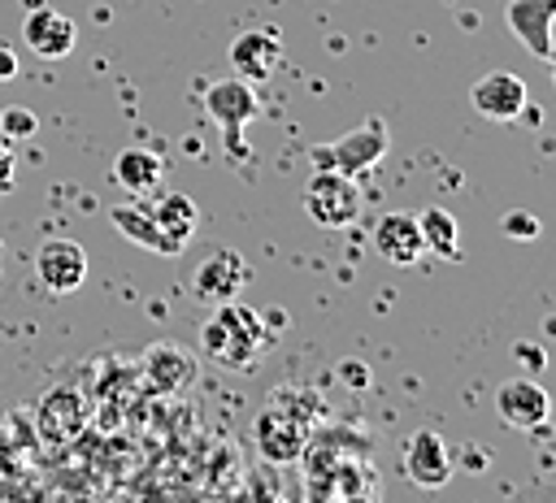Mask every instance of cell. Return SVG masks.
I'll use <instances>...</instances> for the list:
<instances>
[{"label": "cell", "mask_w": 556, "mask_h": 503, "mask_svg": "<svg viewBox=\"0 0 556 503\" xmlns=\"http://www.w3.org/2000/svg\"><path fill=\"white\" fill-rule=\"evenodd\" d=\"M317 416H321L317 390L295 386V382L274 386V390L265 395L256 421H252V442H256V451H261L269 464H291V460L304 455Z\"/></svg>", "instance_id": "1"}, {"label": "cell", "mask_w": 556, "mask_h": 503, "mask_svg": "<svg viewBox=\"0 0 556 503\" xmlns=\"http://www.w3.org/2000/svg\"><path fill=\"white\" fill-rule=\"evenodd\" d=\"M274 338L265 334V321L256 308L239 299H222L217 312L200 325V351L222 369H248Z\"/></svg>", "instance_id": "2"}, {"label": "cell", "mask_w": 556, "mask_h": 503, "mask_svg": "<svg viewBox=\"0 0 556 503\" xmlns=\"http://www.w3.org/2000/svg\"><path fill=\"white\" fill-rule=\"evenodd\" d=\"M304 212L313 217V225L321 230H343L361 217V186L356 178L339 173V169H317L308 182H304Z\"/></svg>", "instance_id": "3"}, {"label": "cell", "mask_w": 556, "mask_h": 503, "mask_svg": "<svg viewBox=\"0 0 556 503\" xmlns=\"http://www.w3.org/2000/svg\"><path fill=\"white\" fill-rule=\"evenodd\" d=\"M313 156H317V165H326V169H339V173H348V178H361V173H369V169L387 156V126H382V117H365L356 130L339 134L334 143L313 147Z\"/></svg>", "instance_id": "4"}, {"label": "cell", "mask_w": 556, "mask_h": 503, "mask_svg": "<svg viewBox=\"0 0 556 503\" xmlns=\"http://www.w3.org/2000/svg\"><path fill=\"white\" fill-rule=\"evenodd\" d=\"M400 468H404V477H408L413 486L439 490V486L452 481V468H456V464H452V451L443 447V438H439L434 429H413V434L404 438Z\"/></svg>", "instance_id": "5"}, {"label": "cell", "mask_w": 556, "mask_h": 503, "mask_svg": "<svg viewBox=\"0 0 556 503\" xmlns=\"http://www.w3.org/2000/svg\"><path fill=\"white\" fill-rule=\"evenodd\" d=\"M35 273L52 295H70L87 282V252L74 238H43L35 247Z\"/></svg>", "instance_id": "6"}, {"label": "cell", "mask_w": 556, "mask_h": 503, "mask_svg": "<svg viewBox=\"0 0 556 503\" xmlns=\"http://www.w3.org/2000/svg\"><path fill=\"white\" fill-rule=\"evenodd\" d=\"M504 22L513 30V39L539 56V61H552L556 48H552V26H556V0H508L504 4Z\"/></svg>", "instance_id": "7"}, {"label": "cell", "mask_w": 556, "mask_h": 503, "mask_svg": "<svg viewBox=\"0 0 556 503\" xmlns=\"http://www.w3.org/2000/svg\"><path fill=\"white\" fill-rule=\"evenodd\" d=\"M22 39H26V48H30L35 56H43V61H61V56H70L74 43H78V26H74L65 13H56L52 4L39 0V4L26 9Z\"/></svg>", "instance_id": "8"}, {"label": "cell", "mask_w": 556, "mask_h": 503, "mask_svg": "<svg viewBox=\"0 0 556 503\" xmlns=\"http://www.w3.org/2000/svg\"><path fill=\"white\" fill-rule=\"evenodd\" d=\"M495 412L513 429H543L547 412H552V399L534 377H508V382L495 386Z\"/></svg>", "instance_id": "9"}, {"label": "cell", "mask_w": 556, "mask_h": 503, "mask_svg": "<svg viewBox=\"0 0 556 503\" xmlns=\"http://www.w3.org/2000/svg\"><path fill=\"white\" fill-rule=\"evenodd\" d=\"M35 421H39V434L48 442H70L83 425H87V395L74 390V386H52L39 408H35Z\"/></svg>", "instance_id": "10"}, {"label": "cell", "mask_w": 556, "mask_h": 503, "mask_svg": "<svg viewBox=\"0 0 556 503\" xmlns=\"http://www.w3.org/2000/svg\"><path fill=\"white\" fill-rule=\"evenodd\" d=\"M191 286H195L200 299H213V304L235 299V295L248 286V260H243L235 247H217V252H208L204 265L195 269Z\"/></svg>", "instance_id": "11"}, {"label": "cell", "mask_w": 556, "mask_h": 503, "mask_svg": "<svg viewBox=\"0 0 556 503\" xmlns=\"http://www.w3.org/2000/svg\"><path fill=\"white\" fill-rule=\"evenodd\" d=\"M143 386L152 390V395H174V390H182V386H191V377H195V356L187 351V347H178V343H152L148 351H143Z\"/></svg>", "instance_id": "12"}, {"label": "cell", "mask_w": 556, "mask_h": 503, "mask_svg": "<svg viewBox=\"0 0 556 503\" xmlns=\"http://www.w3.org/2000/svg\"><path fill=\"white\" fill-rule=\"evenodd\" d=\"M469 100H473V108H478L486 121H513L530 95H526V82H521L517 74L491 69V74H482V78L469 87Z\"/></svg>", "instance_id": "13"}, {"label": "cell", "mask_w": 556, "mask_h": 503, "mask_svg": "<svg viewBox=\"0 0 556 503\" xmlns=\"http://www.w3.org/2000/svg\"><path fill=\"white\" fill-rule=\"evenodd\" d=\"M204 113L222 126V130H239L256 117V91L248 78H222V82H208L204 91Z\"/></svg>", "instance_id": "14"}, {"label": "cell", "mask_w": 556, "mask_h": 503, "mask_svg": "<svg viewBox=\"0 0 556 503\" xmlns=\"http://www.w3.org/2000/svg\"><path fill=\"white\" fill-rule=\"evenodd\" d=\"M230 69L239 74V78H248V82H265L274 69H278V61H282V43H278V35H269V30H243V35H235V43H230Z\"/></svg>", "instance_id": "15"}, {"label": "cell", "mask_w": 556, "mask_h": 503, "mask_svg": "<svg viewBox=\"0 0 556 503\" xmlns=\"http://www.w3.org/2000/svg\"><path fill=\"white\" fill-rule=\"evenodd\" d=\"M374 247L387 265L395 269H408L417 265V256L426 252L421 247V230H417V212H387L378 225H374Z\"/></svg>", "instance_id": "16"}, {"label": "cell", "mask_w": 556, "mask_h": 503, "mask_svg": "<svg viewBox=\"0 0 556 503\" xmlns=\"http://www.w3.org/2000/svg\"><path fill=\"white\" fill-rule=\"evenodd\" d=\"M161 178H165V156H156L152 147H122L113 156V182L122 191H130L135 199L148 195V191H156Z\"/></svg>", "instance_id": "17"}, {"label": "cell", "mask_w": 556, "mask_h": 503, "mask_svg": "<svg viewBox=\"0 0 556 503\" xmlns=\"http://www.w3.org/2000/svg\"><path fill=\"white\" fill-rule=\"evenodd\" d=\"M109 221L130 238V243H139L143 252H156V256H178L174 252V243L161 234V225H156V217H152V208H139V204H113L109 208Z\"/></svg>", "instance_id": "18"}, {"label": "cell", "mask_w": 556, "mask_h": 503, "mask_svg": "<svg viewBox=\"0 0 556 503\" xmlns=\"http://www.w3.org/2000/svg\"><path fill=\"white\" fill-rule=\"evenodd\" d=\"M152 217H156V225H161V234L174 243V252H182L187 243H191V234H195V225H200V212H195V199L191 195H182V191H165L161 199H156V208H152Z\"/></svg>", "instance_id": "19"}, {"label": "cell", "mask_w": 556, "mask_h": 503, "mask_svg": "<svg viewBox=\"0 0 556 503\" xmlns=\"http://www.w3.org/2000/svg\"><path fill=\"white\" fill-rule=\"evenodd\" d=\"M417 230H421V247H430L434 256H447V260L460 256V225L447 208H421Z\"/></svg>", "instance_id": "20"}, {"label": "cell", "mask_w": 556, "mask_h": 503, "mask_svg": "<svg viewBox=\"0 0 556 503\" xmlns=\"http://www.w3.org/2000/svg\"><path fill=\"white\" fill-rule=\"evenodd\" d=\"M39 130V117L30 108H0V139H30Z\"/></svg>", "instance_id": "21"}, {"label": "cell", "mask_w": 556, "mask_h": 503, "mask_svg": "<svg viewBox=\"0 0 556 503\" xmlns=\"http://www.w3.org/2000/svg\"><path fill=\"white\" fill-rule=\"evenodd\" d=\"M504 234L530 243V238H539V217H534V212H521V208H508V212H504Z\"/></svg>", "instance_id": "22"}, {"label": "cell", "mask_w": 556, "mask_h": 503, "mask_svg": "<svg viewBox=\"0 0 556 503\" xmlns=\"http://www.w3.org/2000/svg\"><path fill=\"white\" fill-rule=\"evenodd\" d=\"M513 360H517V364H526L530 373H543V369H547V351H543L539 343H526V338L513 347Z\"/></svg>", "instance_id": "23"}, {"label": "cell", "mask_w": 556, "mask_h": 503, "mask_svg": "<svg viewBox=\"0 0 556 503\" xmlns=\"http://www.w3.org/2000/svg\"><path fill=\"white\" fill-rule=\"evenodd\" d=\"M0 78H17V52L9 43H0Z\"/></svg>", "instance_id": "24"}, {"label": "cell", "mask_w": 556, "mask_h": 503, "mask_svg": "<svg viewBox=\"0 0 556 503\" xmlns=\"http://www.w3.org/2000/svg\"><path fill=\"white\" fill-rule=\"evenodd\" d=\"M9 178H13V152H9L4 139H0V186H9Z\"/></svg>", "instance_id": "25"}, {"label": "cell", "mask_w": 556, "mask_h": 503, "mask_svg": "<svg viewBox=\"0 0 556 503\" xmlns=\"http://www.w3.org/2000/svg\"><path fill=\"white\" fill-rule=\"evenodd\" d=\"M339 373H343V377H352V382H356V386H361V382H365V369H361V364H356V360H343V364H339Z\"/></svg>", "instance_id": "26"}]
</instances>
